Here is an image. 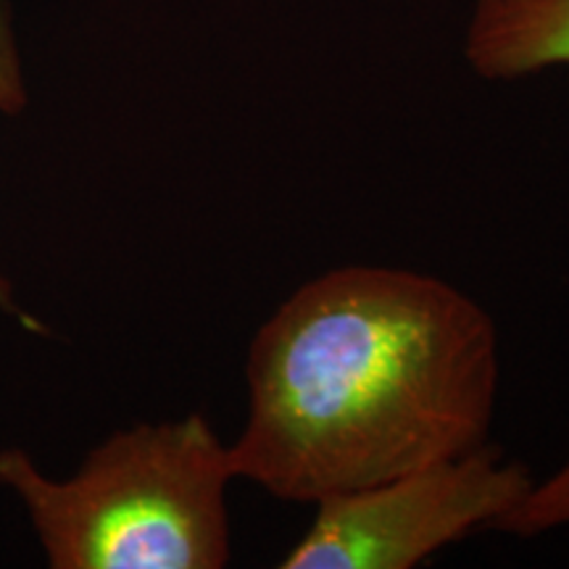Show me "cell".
<instances>
[{
  "instance_id": "obj_1",
  "label": "cell",
  "mask_w": 569,
  "mask_h": 569,
  "mask_svg": "<svg viewBox=\"0 0 569 569\" xmlns=\"http://www.w3.org/2000/svg\"><path fill=\"white\" fill-rule=\"evenodd\" d=\"M246 377L234 480L319 503L486 446L498 336L451 282L348 264L277 306L251 340Z\"/></svg>"
},
{
  "instance_id": "obj_2",
  "label": "cell",
  "mask_w": 569,
  "mask_h": 569,
  "mask_svg": "<svg viewBox=\"0 0 569 569\" xmlns=\"http://www.w3.org/2000/svg\"><path fill=\"white\" fill-rule=\"evenodd\" d=\"M230 446L203 415L117 430L56 480L0 448V486L24 507L51 569H222L232 557Z\"/></svg>"
},
{
  "instance_id": "obj_3",
  "label": "cell",
  "mask_w": 569,
  "mask_h": 569,
  "mask_svg": "<svg viewBox=\"0 0 569 569\" xmlns=\"http://www.w3.org/2000/svg\"><path fill=\"white\" fill-rule=\"evenodd\" d=\"M532 482L530 469L503 457L501 448H472L315 503L309 530L280 567L411 569L467 532L493 528Z\"/></svg>"
},
{
  "instance_id": "obj_4",
  "label": "cell",
  "mask_w": 569,
  "mask_h": 569,
  "mask_svg": "<svg viewBox=\"0 0 569 569\" xmlns=\"http://www.w3.org/2000/svg\"><path fill=\"white\" fill-rule=\"evenodd\" d=\"M465 59L493 82L569 67V0H475Z\"/></svg>"
},
{
  "instance_id": "obj_5",
  "label": "cell",
  "mask_w": 569,
  "mask_h": 569,
  "mask_svg": "<svg viewBox=\"0 0 569 569\" xmlns=\"http://www.w3.org/2000/svg\"><path fill=\"white\" fill-rule=\"evenodd\" d=\"M30 103V84L24 74L17 24H13V0H0V113L19 117ZM0 311L11 317L21 330L34 336H48V327L30 315L13 296V284L0 274Z\"/></svg>"
},
{
  "instance_id": "obj_6",
  "label": "cell",
  "mask_w": 569,
  "mask_h": 569,
  "mask_svg": "<svg viewBox=\"0 0 569 569\" xmlns=\"http://www.w3.org/2000/svg\"><path fill=\"white\" fill-rule=\"evenodd\" d=\"M559 528H569V461L549 478L532 482L522 501L493 525V530L517 538H536Z\"/></svg>"
}]
</instances>
